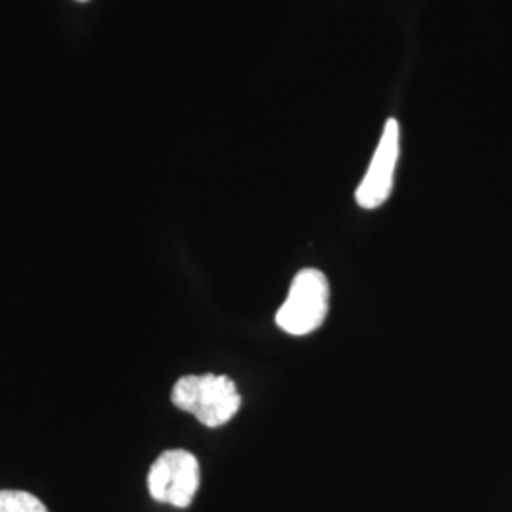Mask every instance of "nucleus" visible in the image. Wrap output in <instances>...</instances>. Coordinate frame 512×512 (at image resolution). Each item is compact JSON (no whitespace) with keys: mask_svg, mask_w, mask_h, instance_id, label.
<instances>
[{"mask_svg":"<svg viewBox=\"0 0 512 512\" xmlns=\"http://www.w3.org/2000/svg\"><path fill=\"white\" fill-rule=\"evenodd\" d=\"M171 401L205 427H220L238 414L241 395L232 378L203 374L183 376L173 387Z\"/></svg>","mask_w":512,"mask_h":512,"instance_id":"f257e3e1","label":"nucleus"},{"mask_svg":"<svg viewBox=\"0 0 512 512\" xmlns=\"http://www.w3.org/2000/svg\"><path fill=\"white\" fill-rule=\"evenodd\" d=\"M329 313V281L323 272L306 268L291 283L285 302L275 315L277 327L291 336L319 329Z\"/></svg>","mask_w":512,"mask_h":512,"instance_id":"f03ea898","label":"nucleus"},{"mask_svg":"<svg viewBox=\"0 0 512 512\" xmlns=\"http://www.w3.org/2000/svg\"><path fill=\"white\" fill-rule=\"evenodd\" d=\"M0 512H50L37 495L21 490H0Z\"/></svg>","mask_w":512,"mask_h":512,"instance_id":"39448f33","label":"nucleus"},{"mask_svg":"<svg viewBox=\"0 0 512 512\" xmlns=\"http://www.w3.org/2000/svg\"><path fill=\"white\" fill-rule=\"evenodd\" d=\"M80 2H88V0H80Z\"/></svg>","mask_w":512,"mask_h":512,"instance_id":"423d86ee","label":"nucleus"},{"mask_svg":"<svg viewBox=\"0 0 512 512\" xmlns=\"http://www.w3.org/2000/svg\"><path fill=\"white\" fill-rule=\"evenodd\" d=\"M200 488V463L186 450H167L148 471V492L158 503L186 509Z\"/></svg>","mask_w":512,"mask_h":512,"instance_id":"7ed1b4c3","label":"nucleus"},{"mask_svg":"<svg viewBox=\"0 0 512 512\" xmlns=\"http://www.w3.org/2000/svg\"><path fill=\"white\" fill-rule=\"evenodd\" d=\"M399 150H401V128H399V122L391 118L385 124L374 158L366 171L363 183L359 184L355 194L357 203L363 209H376L389 198L393 188L395 165L399 160Z\"/></svg>","mask_w":512,"mask_h":512,"instance_id":"20e7f679","label":"nucleus"}]
</instances>
